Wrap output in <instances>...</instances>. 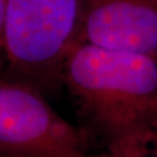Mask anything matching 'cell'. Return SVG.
Returning a JSON list of instances; mask_svg holds the SVG:
<instances>
[{
  "instance_id": "6da1fadb",
  "label": "cell",
  "mask_w": 157,
  "mask_h": 157,
  "mask_svg": "<svg viewBox=\"0 0 157 157\" xmlns=\"http://www.w3.org/2000/svg\"><path fill=\"white\" fill-rule=\"evenodd\" d=\"M82 128L99 157H149L157 137V62L128 51L75 42L62 70Z\"/></svg>"
},
{
  "instance_id": "7a4b0ae2",
  "label": "cell",
  "mask_w": 157,
  "mask_h": 157,
  "mask_svg": "<svg viewBox=\"0 0 157 157\" xmlns=\"http://www.w3.org/2000/svg\"><path fill=\"white\" fill-rule=\"evenodd\" d=\"M80 0H6L4 76L50 91L77 41Z\"/></svg>"
},
{
  "instance_id": "3957f363",
  "label": "cell",
  "mask_w": 157,
  "mask_h": 157,
  "mask_svg": "<svg viewBox=\"0 0 157 157\" xmlns=\"http://www.w3.org/2000/svg\"><path fill=\"white\" fill-rule=\"evenodd\" d=\"M0 157H99L82 127L71 124L44 93L0 76Z\"/></svg>"
},
{
  "instance_id": "277c9868",
  "label": "cell",
  "mask_w": 157,
  "mask_h": 157,
  "mask_svg": "<svg viewBox=\"0 0 157 157\" xmlns=\"http://www.w3.org/2000/svg\"><path fill=\"white\" fill-rule=\"evenodd\" d=\"M157 62V0H80L77 41Z\"/></svg>"
},
{
  "instance_id": "5b68a950",
  "label": "cell",
  "mask_w": 157,
  "mask_h": 157,
  "mask_svg": "<svg viewBox=\"0 0 157 157\" xmlns=\"http://www.w3.org/2000/svg\"><path fill=\"white\" fill-rule=\"evenodd\" d=\"M6 0H0V76L4 73L6 67Z\"/></svg>"
},
{
  "instance_id": "8992f818",
  "label": "cell",
  "mask_w": 157,
  "mask_h": 157,
  "mask_svg": "<svg viewBox=\"0 0 157 157\" xmlns=\"http://www.w3.org/2000/svg\"><path fill=\"white\" fill-rule=\"evenodd\" d=\"M149 157H157V137L155 142H154V146H152L151 152H150V156Z\"/></svg>"
}]
</instances>
